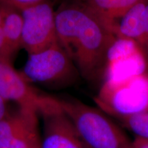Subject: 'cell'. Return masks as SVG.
<instances>
[{
  "mask_svg": "<svg viewBox=\"0 0 148 148\" xmlns=\"http://www.w3.org/2000/svg\"><path fill=\"white\" fill-rule=\"evenodd\" d=\"M58 41L79 75L89 82L104 76L108 53L116 37L81 1L62 0L55 10Z\"/></svg>",
  "mask_w": 148,
  "mask_h": 148,
  "instance_id": "obj_1",
  "label": "cell"
},
{
  "mask_svg": "<svg viewBox=\"0 0 148 148\" xmlns=\"http://www.w3.org/2000/svg\"><path fill=\"white\" fill-rule=\"evenodd\" d=\"M88 148H133L121 128L99 108L71 97H56Z\"/></svg>",
  "mask_w": 148,
  "mask_h": 148,
  "instance_id": "obj_2",
  "label": "cell"
},
{
  "mask_svg": "<svg viewBox=\"0 0 148 148\" xmlns=\"http://www.w3.org/2000/svg\"><path fill=\"white\" fill-rule=\"evenodd\" d=\"M97 108L116 119L148 111V72L117 81H103L94 98Z\"/></svg>",
  "mask_w": 148,
  "mask_h": 148,
  "instance_id": "obj_3",
  "label": "cell"
},
{
  "mask_svg": "<svg viewBox=\"0 0 148 148\" xmlns=\"http://www.w3.org/2000/svg\"><path fill=\"white\" fill-rule=\"evenodd\" d=\"M20 73L27 82L51 88L65 87L73 84L79 73L59 42L28 55Z\"/></svg>",
  "mask_w": 148,
  "mask_h": 148,
  "instance_id": "obj_4",
  "label": "cell"
},
{
  "mask_svg": "<svg viewBox=\"0 0 148 148\" xmlns=\"http://www.w3.org/2000/svg\"><path fill=\"white\" fill-rule=\"evenodd\" d=\"M52 0L21 9L23 19L22 49L28 55L58 42Z\"/></svg>",
  "mask_w": 148,
  "mask_h": 148,
  "instance_id": "obj_5",
  "label": "cell"
},
{
  "mask_svg": "<svg viewBox=\"0 0 148 148\" xmlns=\"http://www.w3.org/2000/svg\"><path fill=\"white\" fill-rule=\"evenodd\" d=\"M0 97L18 107L36 110L39 115L56 103V97L38 91L14 69L12 63L3 59H0Z\"/></svg>",
  "mask_w": 148,
  "mask_h": 148,
  "instance_id": "obj_6",
  "label": "cell"
},
{
  "mask_svg": "<svg viewBox=\"0 0 148 148\" xmlns=\"http://www.w3.org/2000/svg\"><path fill=\"white\" fill-rule=\"evenodd\" d=\"M8 110L0 120V148H36L39 145L38 114L32 109Z\"/></svg>",
  "mask_w": 148,
  "mask_h": 148,
  "instance_id": "obj_7",
  "label": "cell"
},
{
  "mask_svg": "<svg viewBox=\"0 0 148 148\" xmlns=\"http://www.w3.org/2000/svg\"><path fill=\"white\" fill-rule=\"evenodd\" d=\"M148 60L132 40L116 38L108 53L103 81H117L148 72Z\"/></svg>",
  "mask_w": 148,
  "mask_h": 148,
  "instance_id": "obj_8",
  "label": "cell"
},
{
  "mask_svg": "<svg viewBox=\"0 0 148 148\" xmlns=\"http://www.w3.org/2000/svg\"><path fill=\"white\" fill-rule=\"evenodd\" d=\"M56 103L40 114L43 121L39 148H88L56 98Z\"/></svg>",
  "mask_w": 148,
  "mask_h": 148,
  "instance_id": "obj_9",
  "label": "cell"
},
{
  "mask_svg": "<svg viewBox=\"0 0 148 148\" xmlns=\"http://www.w3.org/2000/svg\"><path fill=\"white\" fill-rule=\"evenodd\" d=\"M146 1L147 0H141L116 19L111 25V29L116 38L132 40L137 43L141 49L143 39V16Z\"/></svg>",
  "mask_w": 148,
  "mask_h": 148,
  "instance_id": "obj_10",
  "label": "cell"
},
{
  "mask_svg": "<svg viewBox=\"0 0 148 148\" xmlns=\"http://www.w3.org/2000/svg\"><path fill=\"white\" fill-rule=\"evenodd\" d=\"M2 3L3 29L8 52L13 59L22 49L23 19L20 9Z\"/></svg>",
  "mask_w": 148,
  "mask_h": 148,
  "instance_id": "obj_11",
  "label": "cell"
},
{
  "mask_svg": "<svg viewBox=\"0 0 148 148\" xmlns=\"http://www.w3.org/2000/svg\"><path fill=\"white\" fill-rule=\"evenodd\" d=\"M100 18L111 29L113 22L141 0H77ZM112 30V29H111Z\"/></svg>",
  "mask_w": 148,
  "mask_h": 148,
  "instance_id": "obj_12",
  "label": "cell"
},
{
  "mask_svg": "<svg viewBox=\"0 0 148 148\" xmlns=\"http://www.w3.org/2000/svg\"><path fill=\"white\" fill-rule=\"evenodd\" d=\"M136 138L148 140V111L117 119Z\"/></svg>",
  "mask_w": 148,
  "mask_h": 148,
  "instance_id": "obj_13",
  "label": "cell"
},
{
  "mask_svg": "<svg viewBox=\"0 0 148 148\" xmlns=\"http://www.w3.org/2000/svg\"><path fill=\"white\" fill-rule=\"evenodd\" d=\"M0 59L12 63V60L8 52L3 29V5L0 2Z\"/></svg>",
  "mask_w": 148,
  "mask_h": 148,
  "instance_id": "obj_14",
  "label": "cell"
},
{
  "mask_svg": "<svg viewBox=\"0 0 148 148\" xmlns=\"http://www.w3.org/2000/svg\"><path fill=\"white\" fill-rule=\"evenodd\" d=\"M46 0H0V2L12 5L18 9H23L30 5L36 4Z\"/></svg>",
  "mask_w": 148,
  "mask_h": 148,
  "instance_id": "obj_15",
  "label": "cell"
},
{
  "mask_svg": "<svg viewBox=\"0 0 148 148\" xmlns=\"http://www.w3.org/2000/svg\"><path fill=\"white\" fill-rule=\"evenodd\" d=\"M142 49L148 60V0L146 1L143 16V39Z\"/></svg>",
  "mask_w": 148,
  "mask_h": 148,
  "instance_id": "obj_16",
  "label": "cell"
},
{
  "mask_svg": "<svg viewBox=\"0 0 148 148\" xmlns=\"http://www.w3.org/2000/svg\"><path fill=\"white\" fill-rule=\"evenodd\" d=\"M133 148H148V140L140 138H135L132 140Z\"/></svg>",
  "mask_w": 148,
  "mask_h": 148,
  "instance_id": "obj_17",
  "label": "cell"
},
{
  "mask_svg": "<svg viewBox=\"0 0 148 148\" xmlns=\"http://www.w3.org/2000/svg\"><path fill=\"white\" fill-rule=\"evenodd\" d=\"M7 103H8L7 101H5L2 97H0V120L8 112L9 109Z\"/></svg>",
  "mask_w": 148,
  "mask_h": 148,
  "instance_id": "obj_18",
  "label": "cell"
},
{
  "mask_svg": "<svg viewBox=\"0 0 148 148\" xmlns=\"http://www.w3.org/2000/svg\"><path fill=\"white\" fill-rule=\"evenodd\" d=\"M36 148H39V145H38V147H36Z\"/></svg>",
  "mask_w": 148,
  "mask_h": 148,
  "instance_id": "obj_19",
  "label": "cell"
}]
</instances>
